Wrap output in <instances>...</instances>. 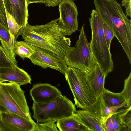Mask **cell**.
I'll return each instance as SVG.
<instances>
[{"label":"cell","instance_id":"29","mask_svg":"<svg viewBox=\"0 0 131 131\" xmlns=\"http://www.w3.org/2000/svg\"><path fill=\"white\" fill-rule=\"evenodd\" d=\"M121 6L125 9L126 15L131 17V0H121Z\"/></svg>","mask_w":131,"mask_h":131},{"label":"cell","instance_id":"10","mask_svg":"<svg viewBox=\"0 0 131 131\" xmlns=\"http://www.w3.org/2000/svg\"><path fill=\"white\" fill-rule=\"evenodd\" d=\"M36 124L10 112H0V131H34Z\"/></svg>","mask_w":131,"mask_h":131},{"label":"cell","instance_id":"9","mask_svg":"<svg viewBox=\"0 0 131 131\" xmlns=\"http://www.w3.org/2000/svg\"><path fill=\"white\" fill-rule=\"evenodd\" d=\"M60 17L58 22L70 36L78 29V11L73 0H62L59 4Z\"/></svg>","mask_w":131,"mask_h":131},{"label":"cell","instance_id":"15","mask_svg":"<svg viewBox=\"0 0 131 131\" xmlns=\"http://www.w3.org/2000/svg\"><path fill=\"white\" fill-rule=\"evenodd\" d=\"M74 115L90 131H106L102 119L94 113L82 109L76 111Z\"/></svg>","mask_w":131,"mask_h":131},{"label":"cell","instance_id":"24","mask_svg":"<svg viewBox=\"0 0 131 131\" xmlns=\"http://www.w3.org/2000/svg\"><path fill=\"white\" fill-rule=\"evenodd\" d=\"M56 122L49 120L43 122L36 123L34 131H58Z\"/></svg>","mask_w":131,"mask_h":131},{"label":"cell","instance_id":"3","mask_svg":"<svg viewBox=\"0 0 131 131\" xmlns=\"http://www.w3.org/2000/svg\"><path fill=\"white\" fill-rule=\"evenodd\" d=\"M89 19L91 31L90 42L91 51L97 64L107 76L113 70L114 64L103 33L104 22L96 11L93 9Z\"/></svg>","mask_w":131,"mask_h":131},{"label":"cell","instance_id":"11","mask_svg":"<svg viewBox=\"0 0 131 131\" xmlns=\"http://www.w3.org/2000/svg\"><path fill=\"white\" fill-rule=\"evenodd\" d=\"M33 102L44 104L62 95L57 88L47 83H38L33 85L30 91Z\"/></svg>","mask_w":131,"mask_h":131},{"label":"cell","instance_id":"22","mask_svg":"<svg viewBox=\"0 0 131 131\" xmlns=\"http://www.w3.org/2000/svg\"><path fill=\"white\" fill-rule=\"evenodd\" d=\"M124 97L127 108L131 107V72L124 80V88L120 93Z\"/></svg>","mask_w":131,"mask_h":131},{"label":"cell","instance_id":"23","mask_svg":"<svg viewBox=\"0 0 131 131\" xmlns=\"http://www.w3.org/2000/svg\"><path fill=\"white\" fill-rule=\"evenodd\" d=\"M131 107L120 109L118 112L122 123L126 126L129 131H131Z\"/></svg>","mask_w":131,"mask_h":131},{"label":"cell","instance_id":"14","mask_svg":"<svg viewBox=\"0 0 131 131\" xmlns=\"http://www.w3.org/2000/svg\"><path fill=\"white\" fill-rule=\"evenodd\" d=\"M85 75L89 86L97 99L105 89V79L106 76L98 64Z\"/></svg>","mask_w":131,"mask_h":131},{"label":"cell","instance_id":"4","mask_svg":"<svg viewBox=\"0 0 131 131\" xmlns=\"http://www.w3.org/2000/svg\"><path fill=\"white\" fill-rule=\"evenodd\" d=\"M5 112L36 123L31 117L24 91L15 83L0 82V112Z\"/></svg>","mask_w":131,"mask_h":131},{"label":"cell","instance_id":"26","mask_svg":"<svg viewBox=\"0 0 131 131\" xmlns=\"http://www.w3.org/2000/svg\"><path fill=\"white\" fill-rule=\"evenodd\" d=\"M16 66L7 57L3 52L0 45V67H12Z\"/></svg>","mask_w":131,"mask_h":131},{"label":"cell","instance_id":"13","mask_svg":"<svg viewBox=\"0 0 131 131\" xmlns=\"http://www.w3.org/2000/svg\"><path fill=\"white\" fill-rule=\"evenodd\" d=\"M31 76L17 66L13 67H0V82L8 81L20 86L30 84Z\"/></svg>","mask_w":131,"mask_h":131},{"label":"cell","instance_id":"27","mask_svg":"<svg viewBox=\"0 0 131 131\" xmlns=\"http://www.w3.org/2000/svg\"><path fill=\"white\" fill-rule=\"evenodd\" d=\"M0 23L9 30L5 8L3 0H0Z\"/></svg>","mask_w":131,"mask_h":131},{"label":"cell","instance_id":"8","mask_svg":"<svg viewBox=\"0 0 131 131\" xmlns=\"http://www.w3.org/2000/svg\"><path fill=\"white\" fill-rule=\"evenodd\" d=\"M34 50L29 58L32 63L45 69H55L65 75L68 66L64 58L47 50L32 45Z\"/></svg>","mask_w":131,"mask_h":131},{"label":"cell","instance_id":"5","mask_svg":"<svg viewBox=\"0 0 131 131\" xmlns=\"http://www.w3.org/2000/svg\"><path fill=\"white\" fill-rule=\"evenodd\" d=\"M33 118L37 123L49 120L57 122L74 115L75 105L65 96H61L44 104L33 102L32 107Z\"/></svg>","mask_w":131,"mask_h":131},{"label":"cell","instance_id":"1","mask_svg":"<svg viewBox=\"0 0 131 131\" xmlns=\"http://www.w3.org/2000/svg\"><path fill=\"white\" fill-rule=\"evenodd\" d=\"M59 18L44 25L22 27L21 35L24 41L52 52L64 59L70 48L67 31L57 22Z\"/></svg>","mask_w":131,"mask_h":131},{"label":"cell","instance_id":"33","mask_svg":"<svg viewBox=\"0 0 131 131\" xmlns=\"http://www.w3.org/2000/svg\"><path fill=\"white\" fill-rule=\"evenodd\" d=\"M73 0V1H75V0Z\"/></svg>","mask_w":131,"mask_h":131},{"label":"cell","instance_id":"19","mask_svg":"<svg viewBox=\"0 0 131 131\" xmlns=\"http://www.w3.org/2000/svg\"><path fill=\"white\" fill-rule=\"evenodd\" d=\"M13 51L15 57L18 56L23 59L25 58H29L34 52L32 45L24 41H16L14 44Z\"/></svg>","mask_w":131,"mask_h":131},{"label":"cell","instance_id":"30","mask_svg":"<svg viewBox=\"0 0 131 131\" xmlns=\"http://www.w3.org/2000/svg\"><path fill=\"white\" fill-rule=\"evenodd\" d=\"M106 131H115L114 125L111 118H108L104 122Z\"/></svg>","mask_w":131,"mask_h":131},{"label":"cell","instance_id":"6","mask_svg":"<svg viewBox=\"0 0 131 131\" xmlns=\"http://www.w3.org/2000/svg\"><path fill=\"white\" fill-rule=\"evenodd\" d=\"M74 46L71 47L65 58L68 66L78 69L86 75L97 64L92 54L83 24Z\"/></svg>","mask_w":131,"mask_h":131},{"label":"cell","instance_id":"21","mask_svg":"<svg viewBox=\"0 0 131 131\" xmlns=\"http://www.w3.org/2000/svg\"><path fill=\"white\" fill-rule=\"evenodd\" d=\"M5 11L9 31L11 35L16 39L21 35L23 27L18 23L14 17L6 9Z\"/></svg>","mask_w":131,"mask_h":131},{"label":"cell","instance_id":"12","mask_svg":"<svg viewBox=\"0 0 131 131\" xmlns=\"http://www.w3.org/2000/svg\"><path fill=\"white\" fill-rule=\"evenodd\" d=\"M5 9L23 27L27 23L29 17L27 0H3Z\"/></svg>","mask_w":131,"mask_h":131},{"label":"cell","instance_id":"28","mask_svg":"<svg viewBox=\"0 0 131 131\" xmlns=\"http://www.w3.org/2000/svg\"><path fill=\"white\" fill-rule=\"evenodd\" d=\"M118 112L113 114L111 116L115 131H119L123 124L121 122Z\"/></svg>","mask_w":131,"mask_h":131},{"label":"cell","instance_id":"20","mask_svg":"<svg viewBox=\"0 0 131 131\" xmlns=\"http://www.w3.org/2000/svg\"><path fill=\"white\" fill-rule=\"evenodd\" d=\"M99 98L110 106H117L126 102L119 93H114L105 88Z\"/></svg>","mask_w":131,"mask_h":131},{"label":"cell","instance_id":"25","mask_svg":"<svg viewBox=\"0 0 131 131\" xmlns=\"http://www.w3.org/2000/svg\"><path fill=\"white\" fill-rule=\"evenodd\" d=\"M103 30L107 45L110 49L111 41L114 37V34L108 26L104 23L103 24Z\"/></svg>","mask_w":131,"mask_h":131},{"label":"cell","instance_id":"2","mask_svg":"<svg viewBox=\"0 0 131 131\" xmlns=\"http://www.w3.org/2000/svg\"><path fill=\"white\" fill-rule=\"evenodd\" d=\"M95 10L113 32L131 61V20L117 0H94Z\"/></svg>","mask_w":131,"mask_h":131},{"label":"cell","instance_id":"18","mask_svg":"<svg viewBox=\"0 0 131 131\" xmlns=\"http://www.w3.org/2000/svg\"><path fill=\"white\" fill-rule=\"evenodd\" d=\"M60 131H90L74 115L57 122Z\"/></svg>","mask_w":131,"mask_h":131},{"label":"cell","instance_id":"16","mask_svg":"<svg viewBox=\"0 0 131 131\" xmlns=\"http://www.w3.org/2000/svg\"><path fill=\"white\" fill-rule=\"evenodd\" d=\"M126 106V102L116 107L107 105L101 99L99 98L93 104L84 109L89 111L98 116L104 123L113 114L117 113L121 108Z\"/></svg>","mask_w":131,"mask_h":131},{"label":"cell","instance_id":"17","mask_svg":"<svg viewBox=\"0 0 131 131\" xmlns=\"http://www.w3.org/2000/svg\"><path fill=\"white\" fill-rule=\"evenodd\" d=\"M16 39L10 34L9 30L0 23V41L3 51L8 59L15 65L17 62L13 51L14 43Z\"/></svg>","mask_w":131,"mask_h":131},{"label":"cell","instance_id":"32","mask_svg":"<svg viewBox=\"0 0 131 131\" xmlns=\"http://www.w3.org/2000/svg\"><path fill=\"white\" fill-rule=\"evenodd\" d=\"M28 5L33 3H45V0H27Z\"/></svg>","mask_w":131,"mask_h":131},{"label":"cell","instance_id":"31","mask_svg":"<svg viewBox=\"0 0 131 131\" xmlns=\"http://www.w3.org/2000/svg\"><path fill=\"white\" fill-rule=\"evenodd\" d=\"M62 0H45V4L48 7H55L58 5Z\"/></svg>","mask_w":131,"mask_h":131},{"label":"cell","instance_id":"7","mask_svg":"<svg viewBox=\"0 0 131 131\" xmlns=\"http://www.w3.org/2000/svg\"><path fill=\"white\" fill-rule=\"evenodd\" d=\"M65 76L74 97L75 105L84 109L96 101L85 75L76 68L68 66Z\"/></svg>","mask_w":131,"mask_h":131}]
</instances>
